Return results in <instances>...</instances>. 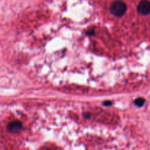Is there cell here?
<instances>
[{"label":"cell","instance_id":"obj_4","mask_svg":"<svg viewBox=\"0 0 150 150\" xmlns=\"http://www.w3.org/2000/svg\"><path fill=\"white\" fill-rule=\"evenodd\" d=\"M145 100L144 98H137V99L135 100V103L137 106H142V105L144 104Z\"/></svg>","mask_w":150,"mask_h":150},{"label":"cell","instance_id":"obj_2","mask_svg":"<svg viewBox=\"0 0 150 150\" xmlns=\"http://www.w3.org/2000/svg\"><path fill=\"white\" fill-rule=\"evenodd\" d=\"M138 13L142 16H146L150 13V2L147 0H142L137 7Z\"/></svg>","mask_w":150,"mask_h":150},{"label":"cell","instance_id":"obj_3","mask_svg":"<svg viewBox=\"0 0 150 150\" xmlns=\"http://www.w3.org/2000/svg\"><path fill=\"white\" fill-rule=\"evenodd\" d=\"M23 128V125L18 121H14L7 125V129L10 133H18Z\"/></svg>","mask_w":150,"mask_h":150},{"label":"cell","instance_id":"obj_1","mask_svg":"<svg viewBox=\"0 0 150 150\" xmlns=\"http://www.w3.org/2000/svg\"><path fill=\"white\" fill-rule=\"evenodd\" d=\"M127 10V5L122 1H115L111 4L110 11L116 17H122Z\"/></svg>","mask_w":150,"mask_h":150}]
</instances>
